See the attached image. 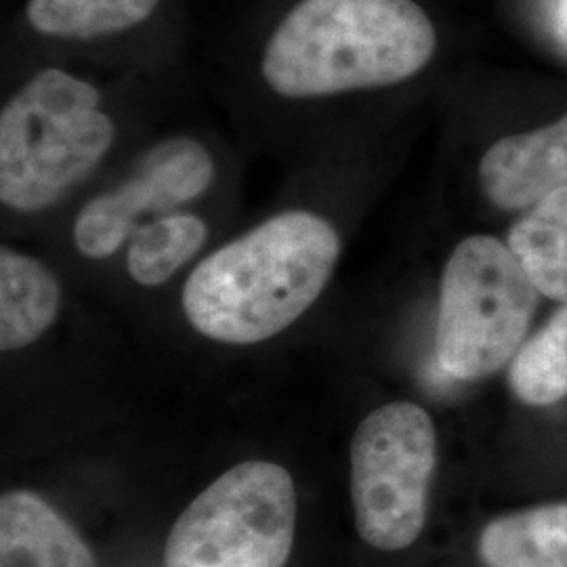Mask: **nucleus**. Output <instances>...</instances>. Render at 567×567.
Wrapping results in <instances>:
<instances>
[{"instance_id":"obj_4","label":"nucleus","mask_w":567,"mask_h":567,"mask_svg":"<svg viewBox=\"0 0 567 567\" xmlns=\"http://www.w3.org/2000/svg\"><path fill=\"white\" fill-rule=\"evenodd\" d=\"M540 297L507 243L486 234L461 240L442 271L437 364L458 381L486 379L511 364Z\"/></svg>"},{"instance_id":"obj_2","label":"nucleus","mask_w":567,"mask_h":567,"mask_svg":"<svg viewBox=\"0 0 567 567\" xmlns=\"http://www.w3.org/2000/svg\"><path fill=\"white\" fill-rule=\"evenodd\" d=\"M435 51V23L416 0H290L255 70L274 100L307 105L412 81Z\"/></svg>"},{"instance_id":"obj_9","label":"nucleus","mask_w":567,"mask_h":567,"mask_svg":"<svg viewBox=\"0 0 567 567\" xmlns=\"http://www.w3.org/2000/svg\"><path fill=\"white\" fill-rule=\"evenodd\" d=\"M166 0H25L21 21L37 41L76 49L121 42L147 28Z\"/></svg>"},{"instance_id":"obj_6","label":"nucleus","mask_w":567,"mask_h":567,"mask_svg":"<svg viewBox=\"0 0 567 567\" xmlns=\"http://www.w3.org/2000/svg\"><path fill=\"white\" fill-rule=\"evenodd\" d=\"M355 527L365 545L404 550L426 522L429 487L437 463L431 414L414 402L370 412L349 446Z\"/></svg>"},{"instance_id":"obj_13","label":"nucleus","mask_w":567,"mask_h":567,"mask_svg":"<svg viewBox=\"0 0 567 567\" xmlns=\"http://www.w3.org/2000/svg\"><path fill=\"white\" fill-rule=\"evenodd\" d=\"M477 548L486 567H567V503L496 517Z\"/></svg>"},{"instance_id":"obj_15","label":"nucleus","mask_w":567,"mask_h":567,"mask_svg":"<svg viewBox=\"0 0 567 567\" xmlns=\"http://www.w3.org/2000/svg\"><path fill=\"white\" fill-rule=\"evenodd\" d=\"M508 386L522 404L545 408L567 398V305H561L508 364Z\"/></svg>"},{"instance_id":"obj_14","label":"nucleus","mask_w":567,"mask_h":567,"mask_svg":"<svg viewBox=\"0 0 567 567\" xmlns=\"http://www.w3.org/2000/svg\"><path fill=\"white\" fill-rule=\"evenodd\" d=\"M507 244L538 292L567 305V185L529 206L508 229Z\"/></svg>"},{"instance_id":"obj_1","label":"nucleus","mask_w":567,"mask_h":567,"mask_svg":"<svg viewBox=\"0 0 567 567\" xmlns=\"http://www.w3.org/2000/svg\"><path fill=\"white\" fill-rule=\"evenodd\" d=\"M341 255L343 234L330 215L284 208L210 248L187 271L183 316L215 343H264L318 303Z\"/></svg>"},{"instance_id":"obj_11","label":"nucleus","mask_w":567,"mask_h":567,"mask_svg":"<svg viewBox=\"0 0 567 567\" xmlns=\"http://www.w3.org/2000/svg\"><path fill=\"white\" fill-rule=\"evenodd\" d=\"M63 288L55 269L16 244L0 246V349L13 353L42 339L60 318Z\"/></svg>"},{"instance_id":"obj_16","label":"nucleus","mask_w":567,"mask_h":567,"mask_svg":"<svg viewBox=\"0 0 567 567\" xmlns=\"http://www.w3.org/2000/svg\"><path fill=\"white\" fill-rule=\"evenodd\" d=\"M566 2H567V0H566Z\"/></svg>"},{"instance_id":"obj_5","label":"nucleus","mask_w":567,"mask_h":567,"mask_svg":"<svg viewBox=\"0 0 567 567\" xmlns=\"http://www.w3.org/2000/svg\"><path fill=\"white\" fill-rule=\"evenodd\" d=\"M295 527L290 473L274 463H243L183 511L164 545V567H284Z\"/></svg>"},{"instance_id":"obj_8","label":"nucleus","mask_w":567,"mask_h":567,"mask_svg":"<svg viewBox=\"0 0 567 567\" xmlns=\"http://www.w3.org/2000/svg\"><path fill=\"white\" fill-rule=\"evenodd\" d=\"M480 185L501 210H527L567 185V114L494 143L480 161Z\"/></svg>"},{"instance_id":"obj_12","label":"nucleus","mask_w":567,"mask_h":567,"mask_svg":"<svg viewBox=\"0 0 567 567\" xmlns=\"http://www.w3.org/2000/svg\"><path fill=\"white\" fill-rule=\"evenodd\" d=\"M210 238L213 221L198 206L166 213L133 234L118 257L122 271L140 288H161L198 264Z\"/></svg>"},{"instance_id":"obj_10","label":"nucleus","mask_w":567,"mask_h":567,"mask_svg":"<svg viewBox=\"0 0 567 567\" xmlns=\"http://www.w3.org/2000/svg\"><path fill=\"white\" fill-rule=\"evenodd\" d=\"M0 567H97L81 534L44 498L9 492L0 501Z\"/></svg>"},{"instance_id":"obj_7","label":"nucleus","mask_w":567,"mask_h":567,"mask_svg":"<svg viewBox=\"0 0 567 567\" xmlns=\"http://www.w3.org/2000/svg\"><path fill=\"white\" fill-rule=\"evenodd\" d=\"M219 177L221 164L210 143L187 133L166 135L79 206L70 221V246L86 264H114L143 225L198 206Z\"/></svg>"},{"instance_id":"obj_3","label":"nucleus","mask_w":567,"mask_h":567,"mask_svg":"<svg viewBox=\"0 0 567 567\" xmlns=\"http://www.w3.org/2000/svg\"><path fill=\"white\" fill-rule=\"evenodd\" d=\"M121 137L100 82L60 63L30 72L0 107V206L34 219L72 198Z\"/></svg>"}]
</instances>
